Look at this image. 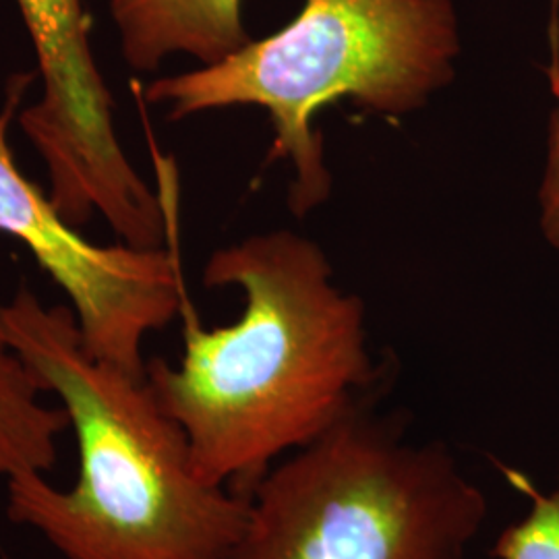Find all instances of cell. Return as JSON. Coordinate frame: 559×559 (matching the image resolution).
Segmentation results:
<instances>
[{"label": "cell", "instance_id": "cell-1", "mask_svg": "<svg viewBox=\"0 0 559 559\" xmlns=\"http://www.w3.org/2000/svg\"><path fill=\"white\" fill-rule=\"evenodd\" d=\"M203 282L240 288L242 316L205 328L185 300L179 365L147 360L145 378L201 473L249 498L274 464L369 400L365 307L332 284L320 247L288 230L218 249Z\"/></svg>", "mask_w": 559, "mask_h": 559}, {"label": "cell", "instance_id": "cell-3", "mask_svg": "<svg viewBox=\"0 0 559 559\" xmlns=\"http://www.w3.org/2000/svg\"><path fill=\"white\" fill-rule=\"evenodd\" d=\"M454 0H305L280 32L195 71L158 78L143 98L180 120L233 106L270 115L272 158L290 160L288 205L307 216L332 193L321 108L350 100L367 115L399 119L420 110L456 75Z\"/></svg>", "mask_w": 559, "mask_h": 559}, {"label": "cell", "instance_id": "cell-4", "mask_svg": "<svg viewBox=\"0 0 559 559\" xmlns=\"http://www.w3.org/2000/svg\"><path fill=\"white\" fill-rule=\"evenodd\" d=\"M487 514L445 443L365 400L263 475L228 559H468Z\"/></svg>", "mask_w": 559, "mask_h": 559}, {"label": "cell", "instance_id": "cell-7", "mask_svg": "<svg viewBox=\"0 0 559 559\" xmlns=\"http://www.w3.org/2000/svg\"><path fill=\"white\" fill-rule=\"evenodd\" d=\"M124 62L152 73L173 55L216 64L251 38L242 0H108Z\"/></svg>", "mask_w": 559, "mask_h": 559}, {"label": "cell", "instance_id": "cell-8", "mask_svg": "<svg viewBox=\"0 0 559 559\" xmlns=\"http://www.w3.org/2000/svg\"><path fill=\"white\" fill-rule=\"evenodd\" d=\"M44 388L0 318V480L48 475L69 429L62 406L44 402Z\"/></svg>", "mask_w": 559, "mask_h": 559}, {"label": "cell", "instance_id": "cell-5", "mask_svg": "<svg viewBox=\"0 0 559 559\" xmlns=\"http://www.w3.org/2000/svg\"><path fill=\"white\" fill-rule=\"evenodd\" d=\"M15 2L41 81L40 98L21 108L17 122L46 168L50 200L78 228L98 214L120 242L166 249L177 210L143 180L120 145L83 0Z\"/></svg>", "mask_w": 559, "mask_h": 559}, {"label": "cell", "instance_id": "cell-10", "mask_svg": "<svg viewBox=\"0 0 559 559\" xmlns=\"http://www.w3.org/2000/svg\"><path fill=\"white\" fill-rule=\"evenodd\" d=\"M539 201L543 235L547 242L559 251V100L549 119L547 162L540 182Z\"/></svg>", "mask_w": 559, "mask_h": 559}, {"label": "cell", "instance_id": "cell-2", "mask_svg": "<svg viewBox=\"0 0 559 559\" xmlns=\"http://www.w3.org/2000/svg\"><path fill=\"white\" fill-rule=\"evenodd\" d=\"M0 318L59 400L78 445V477L7 480V516L64 559H228L249 498L207 479L182 427L147 378L96 359L69 305L21 286Z\"/></svg>", "mask_w": 559, "mask_h": 559}, {"label": "cell", "instance_id": "cell-6", "mask_svg": "<svg viewBox=\"0 0 559 559\" xmlns=\"http://www.w3.org/2000/svg\"><path fill=\"white\" fill-rule=\"evenodd\" d=\"M29 81L15 75L0 110V233L20 240L67 295L87 353L143 378V342L177 320L187 300L179 237L166 249L98 245L67 222L11 152L9 129Z\"/></svg>", "mask_w": 559, "mask_h": 559}, {"label": "cell", "instance_id": "cell-9", "mask_svg": "<svg viewBox=\"0 0 559 559\" xmlns=\"http://www.w3.org/2000/svg\"><path fill=\"white\" fill-rule=\"evenodd\" d=\"M503 471L508 480L526 496L528 510L501 531L491 556L496 559H559V483L551 491H540L522 473Z\"/></svg>", "mask_w": 559, "mask_h": 559}]
</instances>
